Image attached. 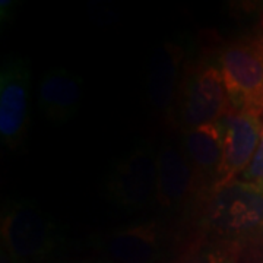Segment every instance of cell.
<instances>
[{"instance_id":"6da1fadb","label":"cell","mask_w":263,"mask_h":263,"mask_svg":"<svg viewBox=\"0 0 263 263\" xmlns=\"http://www.w3.org/2000/svg\"><path fill=\"white\" fill-rule=\"evenodd\" d=\"M205 221L209 230L226 240L263 238V183L235 179L215 186Z\"/></svg>"},{"instance_id":"7a4b0ae2","label":"cell","mask_w":263,"mask_h":263,"mask_svg":"<svg viewBox=\"0 0 263 263\" xmlns=\"http://www.w3.org/2000/svg\"><path fill=\"white\" fill-rule=\"evenodd\" d=\"M57 227L31 199L8 202L2 212V249L15 263L44 260L56 249Z\"/></svg>"},{"instance_id":"3957f363","label":"cell","mask_w":263,"mask_h":263,"mask_svg":"<svg viewBox=\"0 0 263 263\" xmlns=\"http://www.w3.org/2000/svg\"><path fill=\"white\" fill-rule=\"evenodd\" d=\"M104 192L111 205L129 212L158 202V152L148 143L133 148L110 170Z\"/></svg>"},{"instance_id":"277c9868","label":"cell","mask_w":263,"mask_h":263,"mask_svg":"<svg viewBox=\"0 0 263 263\" xmlns=\"http://www.w3.org/2000/svg\"><path fill=\"white\" fill-rule=\"evenodd\" d=\"M219 63L231 108L263 114L262 40L240 38L228 43L221 51Z\"/></svg>"},{"instance_id":"5b68a950","label":"cell","mask_w":263,"mask_h":263,"mask_svg":"<svg viewBox=\"0 0 263 263\" xmlns=\"http://www.w3.org/2000/svg\"><path fill=\"white\" fill-rule=\"evenodd\" d=\"M231 110L221 70L212 65L193 69L183 82L180 117L184 129L221 122Z\"/></svg>"},{"instance_id":"8992f818","label":"cell","mask_w":263,"mask_h":263,"mask_svg":"<svg viewBox=\"0 0 263 263\" xmlns=\"http://www.w3.org/2000/svg\"><path fill=\"white\" fill-rule=\"evenodd\" d=\"M31 73L21 57H9L0 72V141L18 149L28 127Z\"/></svg>"},{"instance_id":"52a82bcc","label":"cell","mask_w":263,"mask_h":263,"mask_svg":"<svg viewBox=\"0 0 263 263\" xmlns=\"http://www.w3.org/2000/svg\"><path fill=\"white\" fill-rule=\"evenodd\" d=\"M221 122L224 126V155L215 186L226 184L245 173L259 148L263 132L262 114L249 108H231Z\"/></svg>"},{"instance_id":"ba28073f","label":"cell","mask_w":263,"mask_h":263,"mask_svg":"<svg viewBox=\"0 0 263 263\" xmlns=\"http://www.w3.org/2000/svg\"><path fill=\"white\" fill-rule=\"evenodd\" d=\"M98 246L111 263H157L162 256L154 224L129 226L103 234Z\"/></svg>"},{"instance_id":"9c48e42d","label":"cell","mask_w":263,"mask_h":263,"mask_svg":"<svg viewBox=\"0 0 263 263\" xmlns=\"http://www.w3.org/2000/svg\"><path fill=\"white\" fill-rule=\"evenodd\" d=\"M82 101V81L66 67H51L41 76L38 104L50 122L63 123L73 119Z\"/></svg>"},{"instance_id":"30bf717a","label":"cell","mask_w":263,"mask_h":263,"mask_svg":"<svg viewBox=\"0 0 263 263\" xmlns=\"http://www.w3.org/2000/svg\"><path fill=\"white\" fill-rule=\"evenodd\" d=\"M196 181L195 171L181 146L171 142L158 152V203L168 209L183 206Z\"/></svg>"},{"instance_id":"8fae6325","label":"cell","mask_w":263,"mask_h":263,"mask_svg":"<svg viewBox=\"0 0 263 263\" xmlns=\"http://www.w3.org/2000/svg\"><path fill=\"white\" fill-rule=\"evenodd\" d=\"M181 149L195 171L196 180H214L215 186L224 155L222 122L186 129L183 133Z\"/></svg>"},{"instance_id":"7c38bea8","label":"cell","mask_w":263,"mask_h":263,"mask_svg":"<svg viewBox=\"0 0 263 263\" xmlns=\"http://www.w3.org/2000/svg\"><path fill=\"white\" fill-rule=\"evenodd\" d=\"M177 73L179 53L171 46L161 47L160 51L154 56L149 76L151 101L157 108H165L173 101Z\"/></svg>"},{"instance_id":"4fadbf2b","label":"cell","mask_w":263,"mask_h":263,"mask_svg":"<svg viewBox=\"0 0 263 263\" xmlns=\"http://www.w3.org/2000/svg\"><path fill=\"white\" fill-rule=\"evenodd\" d=\"M241 180L263 183V132L262 138H260V143H259V148L256 151V154H254L250 165L241 174Z\"/></svg>"},{"instance_id":"5bb4252c","label":"cell","mask_w":263,"mask_h":263,"mask_svg":"<svg viewBox=\"0 0 263 263\" xmlns=\"http://www.w3.org/2000/svg\"><path fill=\"white\" fill-rule=\"evenodd\" d=\"M0 263H15L5 249H2V253H0Z\"/></svg>"},{"instance_id":"9a60e30c","label":"cell","mask_w":263,"mask_h":263,"mask_svg":"<svg viewBox=\"0 0 263 263\" xmlns=\"http://www.w3.org/2000/svg\"><path fill=\"white\" fill-rule=\"evenodd\" d=\"M85 263H111V262H104V260H89V262H85Z\"/></svg>"},{"instance_id":"2e32d148","label":"cell","mask_w":263,"mask_h":263,"mask_svg":"<svg viewBox=\"0 0 263 263\" xmlns=\"http://www.w3.org/2000/svg\"><path fill=\"white\" fill-rule=\"evenodd\" d=\"M259 38L262 40V43H263V29H262V35H260V37H259Z\"/></svg>"}]
</instances>
